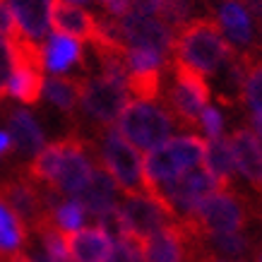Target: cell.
<instances>
[{
	"label": "cell",
	"mask_w": 262,
	"mask_h": 262,
	"mask_svg": "<svg viewBox=\"0 0 262 262\" xmlns=\"http://www.w3.org/2000/svg\"><path fill=\"white\" fill-rule=\"evenodd\" d=\"M60 154H63V144L60 140L51 144H43V149L27 164V178L34 181L41 188L48 190H56V178H58V168H60Z\"/></svg>",
	"instance_id": "24"
},
{
	"label": "cell",
	"mask_w": 262,
	"mask_h": 262,
	"mask_svg": "<svg viewBox=\"0 0 262 262\" xmlns=\"http://www.w3.org/2000/svg\"><path fill=\"white\" fill-rule=\"evenodd\" d=\"M243 262H248V260H243Z\"/></svg>",
	"instance_id": "43"
},
{
	"label": "cell",
	"mask_w": 262,
	"mask_h": 262,
	"mask_svg": "<svg viewBox=\"0 0 262 262\" xmlns=\"http://www.w3.org/2000/svg\"><path fill=\"white\" fill-rule=\"evenodd\" d=\"M92 149H94L96 157V166L111 176V181L116 183V188L123 195L144 192L142 157L125 137L120 135L118 127H101L96 147H92Z\"/></svg>",
	"instance_id": "4"
},
{
	"label": "cell",
	"mask_w": 262,
	"mask_h": 262,
	"mask_svg": "<svg viewBox=\"0 0 262 262\" xmlns=\"http://www.w3.org/2000/svg\"><path fill=\"white\" fill-rule=\"evenodd\" d=\"M10 75H12V53H10L8 39L0 36V101L8 96Z\"/></svg>",
	"instance_id": "32"
},
{
	"label": "cell",
	"mask_w": 262,
	"mask_h": 262,
	"mask_svg": "<svg viewBox=\"0 0 262 262\" xmlns=\"http://www.w3.org/2000/svg\"><path fill=\"white\" fill-rule=\"evenodd\" d=\"M200 246L178 222H168L142 241V262H198Z\"/></svg>",
	"instance_id": "12"
},
{
	"label": "cell",
	"mask_w": 262,
	"mask_h": 262,
	"mask_svg": "<svg viewBox=\"0 0 262 262\" xmlns=\"http://www.w3.org/2000/svg\"><path fill=\"white\" fill-rule=\"evenodd\" d=\"M241 103H246L253 113H262V60H257L253 53L248 56Z\"/></svg>",
	"instance_id": "26"
},
{
	"label": "cell",
	"mask_w": 262,
	"mask_h": 262,
	"mask_svg": "<svg viewBox=\"0 0 262 262\" xmlns=\"http://www.w3.org/2000/svg\"><path fill=\"white\" fill-rule=\"evenodd\" d=\"M216 24L231 46L233 43L241 48L253 46L255 24L253 17L248 15V10L241 5V0H222V5L216 8Z\"/></svg>",
	"instance_id": "19"
},
{
	"label": "cell",
	"mask_w": 262,
	"mask_h": 262,
	"mask_svg": "<svg viewBox=\"0 0 262 262\" xmlns=\"http://www.w3.org/2000/svg\"><path fill=\"white\" fill-rule=\"evenodd\" d=\"M51 5L53 0H8L15 27L19 32L39 43L48 36L51 29Z\"/></svg>",
	"instance_id": "17"
},
{
	"label": "cell",
	"mask_w": 262,
	"mask_h": 262,
	"mask_svg": "<svg viewBox=\"0 0 262 262\" xmlns=\"http://www.w3.org/2000/svg\"><path fill=\"white\" fill-rule=\"evenodd\" d=\"M257 262H262V253H260V255H257Z\"/></svg>",
	"instance_id": "42"
},
{
	"label": "cell",
	"mask_w": 262,
	"mask_h": 262,
	"mask_svg": "<svg viewBox=\"0 0 262 262\" xmlns=\"http://www.w3.org/2000/svg\"><path fill=\"white\" fill-rule=\"evenodd\" d=\"M200 127L207 133L209 140H214V137H222L224 135V116L222 111L212 106V103H207L205 108L200 111Z\"/></svg>",
	"instance_id": "31"
},
{
	"label": "cell",
	"mask_w": 262,
	"mask_h": 262,
	"mask_svg": "<svg viewBox=\"0 0 262 262\" xmlns=\"http://www.w3.org/2000/svg\"><path fill=\"white\" fill-rule=\"evenodd\" d=\"M0 200L34 233H39L46 224H53V209L46 205V190L27 176L0 178Z\"/></svg>",
	"instance_id": "7"
},
{
	"label": "cell",
	"mask_w": 262,
	"mask_h": 262,
	"mask_svg": "<svg viewBox=\"0 0 262 262\" xmlns=\"http://www.w3.org/2000/svg\"><path fill=\"white\" fill-rule=\"evenodd\" d=\"M229 144L233 151L236 171L246 178L255 190L262 192V144L250 133V127H236L229 135Z\"/></svg>",
	"instance_id": "15"
},
{
	"label": "cell",
	"mask_w": 262,
	"mask_h": 262,
	"mask_svg": "<svg viewBox=\"0 0 262 262\" xmlns=\"http://www.w3.org/2000/svg\"><path fill=\"white\" fill-rule=\"evenodd\" d=\"M63 3H70V5H87V3H92V0H63Z\"/></svg>",
	"instance_id": "41"
},
{
	"label": "cell",
	"mask_w": 262,
	"mask_h": 262,
	"mask_svg": "<svg viewBox=\"0 0 262 262\" xmlns=\"http://www.w3.org/2000/svg\"><path fill=\"white\" fill-rule=\"evenodd\" d=\"M29 260L32 262H53L46 253H34V255H29Z\"/></svg>",
	"instance_id": "39"
},
{
	"label": "cell",
	"mask_w": 262,
	"mask_h": 262,
	"mask_svg": "<svg viewBox=\"0 0 262 262\" xmlns=\"http://www.w3.org/2000/svg\"><path fill=\"white\" fill-rule=\"evenodd\" d=\"M205 140L200 135H181L171 137L161 147L144 154L142 159V185L144 195H151L176 178H181L185 171L202 164L205 157Z\"/></svg>",
	"instance_id": "2"
},
{
	"label": "cell",
	"mask_w": 262,
	"mask_h": 262,
	"mask_svg": "<svg viewBox=\"0 0 262 262\" xmlns=\"http://www.w3.org/2000/svg\"><path fill=\"white\" fill-rule=\"evenodd\" d=\"M166 70L173 77L171 87L166 89L168 113L185 130H195L200 127V111L209 103V96H212L209 82L205 80V75H200L198 70L188 68L173 56L168 58Z\"/></svg>",
	"instance_id": "5"
},
{
	"label": "cell",
	"mask_w": 262,
	"mask_h": 262,
	"mask_svg": "<svg viewBox=\"0 0 262 262\" xmlns=\"http://www.w3.org/2000/svg\"><path fill=\"white\" fill-rule=\"evenodd\" d=\"M238 51L231 46L229 39L222 34L216 19L212 17H195L176 32L173 53L181 63L198 70L200 75H212L222 70Z\"/></svg>",
	"instance_id": "1"
},
{
	"label": "cell",
	"mask_w": 262,
	"mask_h": 262,
	"mask_svg": "<svg viewBox=\"0 0 262 262\" xmlns=\"http://www.w3.org/2000/svg\"><path fill=\"white\" fill-rule=\"evenodd\" d=\"M51 27L53 34L75 39L80 43H92L96 39V17L80 5L53 0L51 5Z\"/></svg>",
	"instance_id": "14"
},
{
	"label": "cell",
	"mask_w": 262,
	"mask_h": 262,
	"mask_svg": "<svg viewBox=\"0 0 262 262\" xmlns=\"http://www.w3.org/2000/svg\"><path fill=\"white\" fill-rule=\"evenodd\" d=\"M108 262H142V243L133 236H116Z\"/></svg>",
	"instance_id": "30"
},
{
	"label": "cell",
	"mask_w": 262,
	"mask_h": 262,
	"mask_svg": "<svg viewBox=\"0 0 262 262\" xmlns=\"http://www.w3.org/2000/svg\"><path fill=\"white\" fill-rule=\"evenodd\" d=\"M8 133L12 137V151L22 157H36L43 149V133L29 108H8Z\"/></svg>",
	"instance_id": "18"
},
{
	"label": "cell",
	"mask_w": 262,
	"mask_h": 262,
	"mask_svg": "<svg viewBox=\"0 0 262 262\" xmlns=\"http://www.w3.org/2000/svg\"><path fill=\"white\" fill-rule=\"evenodd\" d=\"M130 101V94L123 84L106 80V77H82L80 108L94 120L99 127H113L118 123L120 113Z\"/></svg>",
	"instance_id": "9"
},
{
	"label": "cell",
	"mask_w": 262,
	"mask_h": 262,
	"mask_svg": "<svg viewBox=\"0 0 262 262\" xmlns=\"http://www.w3.org/2000/svg\"><path fill=\"white\" fill-rule=\"evenodd\" d=\"M99 3L106 10V15L113 17V19H120V17L130 15V0H99Z\"/></svg>",
	"instance_id": "33"
},
{
	"label": "cell",
	"mask_w": 262,
	"mask_h": 262,
	"mask_svg": "<svg viewBox=\"0 0 262 262\" xmlns=\"http://www.w3.org/2000/svg\"><path fill=\"white\" fill-rule=\"evenodd\" d=\"M80 89L82 77H63V75H53L43 80V92L41 96L46 99L51 106H56L58 111H63L68 118H75V111L80 106Z\"/></svg>",
	"instance_id": "22"
},
{
	"label": "cell",
	"mask_w": 262,
	"mask_h": 262,
	"mask_svg": "<svg viewBox=\"0 0 262 262\" xmlns=\"http://www.w3.org/2000/svg\"><path fill=\"white\" fill-rule=\"evenodd\" d=\"M195 12V0H159V19L166 22L173 32H178L181 27L192 19Z\"/></svg>",
	"instance_id": "27"
},
{
	"label": "cell",
	"mask_w": 262,
	"mask_h": 262,
	"mask_svg": "<svg viewBox=\"0 0 262 262\" xmlns=\"http://www.w3.org/2000/svg\"><path fill=\"white\" fill-rule=\"evenodd\" d=\"M8 262H32V260H29V255H22V253H17L15 257H10Z\"/></svg>",
	"instance_id": "40"
},
{
	"label": "cell",
	"mask_w": 262,
	"mask_h": 262,
	"mask_svg": "<svg viewBox=\"0 0 262 262\" xmlns=\"http://www.w3.org/2000/svg\"><path fill=\"white\" fill-rule=\"evenodd\" d=\"M198 262H229V260H224V257H216V255H209V253H202L198 257Z\"/></svg>",
	"instance_id": "38"
},
{
	"label": "cell",
	"mask_w": 262,
	"mask_h": 262,
	"mask_svg": "<svg viewBox=\"0 0 262 262\" xmlns=\"http://www.w3.org/2000/svg\"><path fill=\"white\" fill-rule=\"evenodd\" d=\"M29 241V229L24 222L0 200V262H8L17 253H22V248Z\"/></svg>",
	"instance_id": "23"
},
{
	"label": "cell",
	"mask_w": 262,
	"mask_h": 262,
	"mask_svg": "<svg viewBox=\"0 0 262 262\" xmlns=\"http://www.w3.org/2000/svg\"><path fill=\"white\" fill-rule=\"evenodd\" d=\"M168 222H176V219L157 200H151L144 192H135V195H125L123 202L116 207L113 233L116 236H133L142 243L147 236L159 231L161 226H166Z\"/></svg>",
	"instance_id": "8"
},
{
	"label": "cell",
	"mask_w": 262,
	"mask_h": 262,
	"mask_svg": "<svg viewBox=\"0 0 262 262\" xmlns=\"http://www.w3.org/2000/svg\"><path fill=\"white\" fill-rule=\"evenodd\" d=\"M250 133H253L262 144V113H253L250 111Z\"/></svg>",
	"instance_id": "36"
},
{
	"label": "cell",
	"mask_w": 262,
	"mask_h": 262,
	"mask_svg": "<svg viewBox=\"0 0 262 262\" xmlns=\"http://www.w3.org/2000/svg\"><path fill=\"white\" fill-rule=\"evenodd\" d=\"M118 24L127 48H144V51H154L164 58H171L176 32L166 22H161L157 15L147 17L130 12V15L120 17Z\"/></svg>",
	"instance_id": "11"
},
{
	"label": "cell",
	"mask_w": 262,
	"mask_h": 262,
	"mask_svg": "<svg viewBox=\"0 0 262 262\" xmlns=\"http://www.w3.org/2000/svg\"><path fill=\"white\" fill-rule=\"evenodd\" d=\"M60 144H63V154H60V168L56 178V192L77 198L94 173V166L89 159L92 144L75 133L63 137Z\"/></svg>",
	"instance_id": "10"
},
{
	"label": "cell",
	"mask_w": 262,
	"mask_h": 262,
	"mask_svg": "<svg viewBox=\"0 0 262 262\" xmlns=\"http://www.w3.org/2000/svg\"><path fill=\"white\" fill-rule=\"evenodd\" d=\"M65 241H68L72 262H108L113 248L111 233L101 224L82 226L72 233H65Z\"/></svg>",
	"instance_id": "16"
},
{
	"label": "cell",
	"mask_w": 262,
	"mask_h": 262,
	"mask_svg": "<svg viewBox=\"0 0 262 262\" xmlns=\"http://www.w3.org/2000/svg\"><path fill=\"white\" fill-rule=\"evenodd\" d=\"M36 236H41V241H43V253H46L53 262H72L70 250H68V241H65V233L58 229L56 224H46Z\"/></svg>",
	"instance_id": "29"
},
{
	"label": "cell",
	"mask_w": 262,
	"mask_h": 262,
	"mask_svg": "<svg viewBox=\"0 0 262 262\" xmlns=\"http://www.w3.org/2000/svg\"><path fill=\"white\" fill-rule=\"evenodd\" d=\"M130 12L147 17L159 15V0H130Z\"/></svg>",
	"instance_id": "34"
},
{
	"label": "cell",
	"mask_w": 262,
	"mask_h": 262,
	"mask_svg": "<svg viewBox=\"0 0 262 262\" xmlns=\"http://www.w3.org/2000/svg\"><path fill=\"white\" fill-rule=\"evenodd\" d=\"M77 202L84 207L89 216H94L96 224H101L103 229L111 233L116 226V207H118V188L111 181V176L103 168H94V173L89 183L82 188L77 195Z\"/></svg>",
	"instance_id": "13"
},
{
	"label": "cell",
	"mask_w": 262,
	"mask_h": 262,
	"mask_svg": "<svg viewBox=\"0 0 262 262\" xmlns=\"http://www.w3.org/2000/svg\"><path fill=\"white\" fill-rule=\"evenodd\" d=\"M12 151V137H10L8 130H0V159Z\"/></svg>",
	"instance_id": "37"
},
{
	"label": "cell",
	"mask_w": 262,
	"mask_h": 262,
	"mask_svg": "<svg viewBox=\"0 0 262 262\" xmlns=\"http://www.w3.org/2000/svg\"><path fill=\"white\" fill-rule=\"evenodd\" d=\"M176 127L173 116L159 103H147L130 99L118 118V133L137 151H151L171 140Z\"/></svg>",
	"instance_id": "6"
},
{
	"label": "cell",
	"mask_w": 262,
	"mask_h": 262,
	"mask_svg": "<svg viewBox=\"0 0 262 262\" xmlns=\"http://www.w3.org/2000/svg\"><path fill=\"white\" fill-rule=\"evenodd\" d=\"M250 222V209L246 200L236 190H216L207 200L200 202V207L188 219H181V226L195 243H202L207 236L216 233H238L246 231Z\"/></svg>",
	"instance_id": "3"
},
{
	"label": "cell",
	"mask_w": 262,
	"mask_h": 262,
	"mask_svg": "<svg viewBox=\"0 0 262 262\" xmlns=\"http://www.w3.org/2000/svg\"><path fill=\"white\" fill-rule=\"evenodd\" d=\"M15 29V19L8 8V0H0V36L8 39V34Z\"/></svg>",
	"instance_id": "35"
},
{
	"label": "cell",
	"mask_w": 262,
	"mask_h": 262,
	"mask_svg": "<svg viewBox=\"0 0 262 262\" xmlns=\"http://www.w3.org/2000/svg\"><path fill=\"white\" fill-rule=\"evenodd\" d=\"M250 238H248L243 231L238 233H216V236H207L202 243H200V255L209 253L216 255V257H224V260H246L248 253H250Z\"/></svg>",
	"instance_id": "25"
},
{
	"label": "cell",
	"mask_w": 262,
	"mask_h": 262,
	"mask_svg": "<svg viewBox=\"0 0 262 262\" xmlns=\"http://www.w3.org/2000/svg\"><path fill=\"white\" fill-rule=\"evenodd\" d=\"M84 216H87L84 207H82L75 198H72V200H63V202L53 209V224H56L63 233H72V231L82 229Z\"/></svg>",
	"instance_id": "28"
},
{
	"label": "cell",
	"mask_w": 262,
	"mask_h": 262,
	"mask_svg": "<svg viewBox=\"0 0 262 262\" xmlns=\"http://www.w3.org/2000/svg\"><path fill=\"white\" fill-rule=\"evenodd\" d=\"M41 58H43V70L63 75L75 65L84 63V51L80 41L60 36V34H48L41 46Z\"/></svg>",
	"instance_id": "20"
},
{
	"label": "cell",
	"mask_w": 262,
	"mask_h": 262,
	"mask_svg": "<svg viewBox=\"0 0 262 262\" xmlns=\"http://www.w3.org/2000/svg\"><path fill=\"white\" fill-rule=\"evenodd\" d=\"M205 171L216 181L219 190H229L236 178V161H233V151H231L229 137H214L205 144V157H202Z\"/></svg>",
	"instance_id": "21"
}]
</instances>
